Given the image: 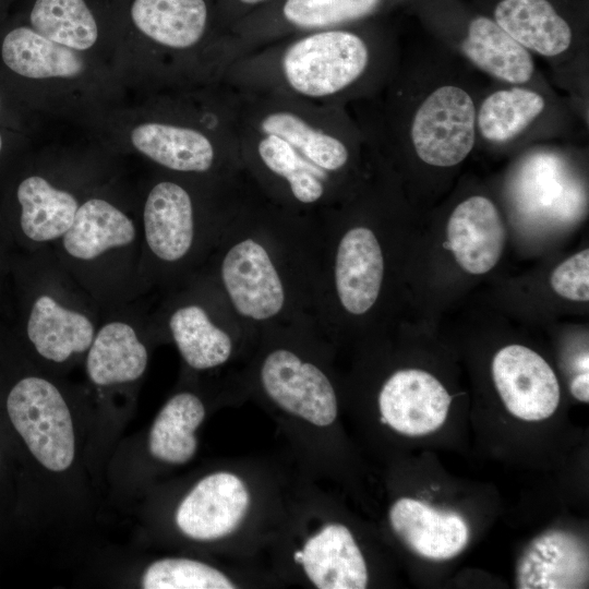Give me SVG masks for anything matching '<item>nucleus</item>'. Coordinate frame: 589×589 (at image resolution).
<instances>
[{
	"label": "nucleus",
	"instance_id": "nucleus-5",
	"mask_svg": "<svg viewBox=\"0 0 589 589\" xmlns=\"http://www.w3.org/2000/svg\"><path fill=\"white\" fill-rule=\"evenodd\" d=\"M131 19L153 48L192 70L205 83L219 82L224 73L220 47L207 41L208 8L205 0H134Z\"/></svg>",
	"mask_w": 589,
	"mask_h": 589
},
{
	"label": "nucleus",
	"instance_id": "nucleus-31",
	"mask_svg": "<svg viewBox=\"0 0 589 589\" xmlns=\"http://www.w3.org/2000/svg\"><path fill=\"white\" fill-rule=\"evenodd\" d=\"M20 135L17 130L0 124V189L22 161Z\"/></svg>",
	"mask_w": 589,
	"mask_h": 589
},
{
	"label": "nucleus",
	"instance_id": "nucleus-25",
	"mask_svg": "<svg viewBox=\"0 0 589 589\" xmlns=\"http://www.w3.org/2000/svg\"><path fill=\"white\" fill-rule=\"evenodd\" d=\"M169 328L179 352L193 369L218 366L231 354L229 335L216 326L199 304L178 308L169 318Z\"/></svg>",
	"mask_w": 589,
	"mask_h": 589
},
{
	"label": "nucleus",
	"instance_id": "nucleus-3",
	"mask_svg": "<svg viewBox=\"0 0 589 589\" xmlns=\"http://www.w3.org/2000/svg\"><path fill=\"white\" fill-rule=\"evenodd\" d=\"M0 190V240L10 257L59 241L81 204L75 193L22 161Z\"/></svg>",
	"mask_w": 589,
	"mask_h": 589
},
{
	"label": "nucleus",
	"instance_id": "nucleus-10",
	"mask_svg": "<svg viewBox=\"0 0 589 589\" xmlns=\"http://www.w3.org/2000/svg\"><path fill=\"white\" fill-rule=\"evenodd\" d=\"M261 381L266 394L285 411L317 426L337 417V398L327 376L293 352L277 349L264 360Z\"/></svg>",
	"mask_w": 589,
	"mask_h": 589
},
{
	"label": "nucleus",
	"instance_id": "nucleus-15",
	"mask_svg": "<svg viewBox=\"0 0 589 589\" xmlns=\"http://www.w3.org/2000/svg\"><path fill=\"white\" fill-rule=\"evenodd\" d=\"M136 237V225L122 207L104 196H89L59 241L68 260L88 265L133 247Z\"/></svg>",
	"mask_w": 589,
	"mask_h": 589
},
{
	"label": "nucleus",
	"instance_id": "nucleus-16",
	"mask_svg": "<svg viewBox=\"0 0 589 589\" xmlns=\"http://www.w3.org/2000/svg\"><path fill=\"white\" fill-rule=\"evenodd\" d=\"M147 249L167 263L182 260L191 250L195 235L194 203L181 183L164 179L148 190L142 212Z\"/></svg>",
	"mask_w": 589,
	"mask_h": 589
},
{
	"label": "nucleus",
	"instance_id": "nucleus-19",
	"mask_svg": "<svg viewBox=\"0 0 589 589\" xmlns=\"http://www.w3.org/2000/svg\"><path fill=\"white\" fill-rule=\"evenodd\" d=\"M384 273L380 243L366 227H354L341 238L335 262V283L341 305L360 315L375 303Z\"/></svg>",
	"mask_w": 589,
	"mask_h": 589
},
{
	"label": "nucleus",
	"instance_id": "nucleus-27",
	"mask_svg": "<svg viewBox=\"0 0 589 589\" xmlns=\"http://www.w3.org/2000/svg\"><path fill=\"white\" fill-rule=\"evenodd\" d=\"M543 108V97L533 91L520 87L496 91L480 107L479 130L489 141H508L526 129Z\"/></svg>",
	"mask_w": 589,
	"mask_h": 589
},
{
	"label": "nucleus",
	"instance_id": "nucleus-14",
	"mask_svg": "<svg viewBox=\"0 0 589 589\" xmlns=\"http://www.w3.org/2000/svg\"><path fill=\"white\" fill-rule=\"evenodd\" d=\"M589 579L588 546L584 539L564 530L536 537L516 565V588L579 589Z\"/></svg>",
	"mask_w": 589,
	"mask_h": 589
},
{
	"label": "nucleus",
	"instance_id": "nucleus-30",
	"mask_svg": "<svg viewBox=\"0 0 589 589\" xmlns=\"http://www.w3.org/2000/svg\"><path fill=\"white\" fill-rule=\"evenodd\" d=\"M553 290L561 297L587 302L589 300V250L585 249L562 262L551 274Z\"/></svg>",
	"mask_w": 589,
	"mask_h": 589
},
{
	"label": "nucleus",
	"instance_id": "nucleus-36",
	"mask_svg": "<svg viewBox=\"0 0 589 589\" xmlns=\"http://www.w3.org/2000/svg\"><path fill=\"white\" fill-rule=\"evenodd\" d=\"M301 557H302V551H301V550H300V551H297V552L294 553V555H293L294 561H296L297 563H299V564H300Z\"/></svg>",
	"mask_w": 589,
	"mask_h": 589
},
{
	"label": "nucleus",
	"instance_id": "nucleus-34",
	"mask_svg": "<svg viewBox=\"0 0 589 589\" xmlns=\"http://www.w3.org/2000/svg\"><path fill=\"white\" fill-rule=\"evenodd\" d=\"M11 257L0 240V298L3 294V290L7 286L10 275Z\"/></svg>",
	"mask_w": 589,
	"mask_h": 589
},
{
	"label": "nucleus",
	"instance_id": "nucleus-18",
	"mask_svg": "<svg viewBox=\"0 0 589 589\" xmlns=\"http://www.w3.org/2000/svg\"><path fill=\"white\" fill-rule=\"evenodd\" d=\"M389 521L413 552L429 560H449L459 554L469 541V527L459 514L409 497L394 503Z\"/></svg>",
	"mask_w": 589,
	"mask_h": 589
},
{
	"label": "nucleus",
	"instance_id": "nucleus-6",
	"mask_svg": "<svg viewBox=\"0 0 589 589\" xmlns=\"http://www.w3.org/2000/svg\"><path fill=\"white\" fill-rule=\"evenodd\" d=\"M7 410L31 453L47 469L63 471L74 458V432L64 398L49 381L25 376L10 389Z\"/></svg>",
	"mask_w": 589,
	"mask_h": 589
},
{
	"label": "nucleus",
	"instance_id": "nucleus-21",
	"mask_svg": "<svg viewBox=\"0 0 589 589\" xmlns=\"http://www.w3.org/2000/svg\"><path fill=\"white\" fill-rule=\"evenodd\" d=\"M147 350L127 321L112 320L96 330L87 350L86 371L100 386L133 382L147 365Z\"/></svg>",
	"mask_w": 589,
	"mask_h": 589
},
{
	"label": "nucleus",
	"instance_id": "nucleus-22",
	"mask_svg": "<svg viewBox=\"0 0 589 589\" xmlns=\"http://www.w3.org/2000/svg\"><path fill=\"white\" fill-rule=\"evenodd\" d=\"M494 21L522 47L546 57L564 52L572 41L569 25L548 0H501Z\"/></svg>",
	"mask_w": 589,
	"mask_h": 589
},
{
	"label": "nucleus",
	"instance_id": "nucleus-4",
	"mask_svg": "<svg viewBox=\"0 0 589 589\" xmlns=\"http://www.w3.org/2000/svg\"><path fill=\"white\" fill-rule=\"evenodd\" d=\"M9 279L15 291V323L40 357L61 363L88 350L95 322L86 311L47 291L27 256L11 257Z\"/></svg>",
	"mask_w": 589,
	"mask_h": 589
},
{
	"label": "nucleus",
	"instance_id": "nucleus-29",
	"mask_svg": "<svg viewBox=\"0 0 589 589\" xmlns=\"http://www.w3.org/2000/svg\"><path fill=\"white\" fill-rule=\"evenodd\" d=\"M145 589H232L235 585L218 569L188 558H164L153 563L142 580Z\"/></svg>",
	"mask_w": 589,
	"mask_h": 589
},
{
	"label": "nucleus",
	"instance_id": "nucleus-13",
	"mask_svg": "<svg viewBox=\"0 0 589 589\" xmlns=\"http://www.w3.org/2000/svg\"><path fill=\"white\" fill-rule=\"evenodd\" d=\"M249 505L243 481L230 472H216L203 478L183 498L176 522L192 539L215 540L238 528Z\"/></svg>",
	"mask_w": 589,
	"mask_h": 589
},
{
	"label": "nucleus",
	"instance_id": "nucleus-20",
	"mask_svg": "<svg viewBox=\"0 0 589 589\" xmlns=\"http://www.w3.org/2000/svg\"><path fill=\"white\" fill-rule=\"evenodd\" d=\"M300 564L320 589H363L368 585L364 557L350 530L329 524L305 542Z\"/></svg>",
	"mask_w": 589,
	"mask_h": 589
},
{
	"label": "nucleus",
	"instance_id": "nucleus-32",
	"mask_svg": "<svg viewBox=\"0 0 589 589\" xmlns=\"http://www.w3.org/2000/svg\"><path fill=\"white\" fill-rule=\"evenodd\" d=\"M0 124L20 130L21 115L19 99L12 94L0 76Z\"/></svg>",
	"mask_w": 589,
	"mask_h": 589
},
{
	"label": "nucleus",
	"instance_id": "nucleus-17",
	"mask_svg": "<svg viewBox=\"0 0 589 589\" xmlns=\"http://www.w3.org/2000/svg\"><path fill=\"white\" fill-rule=\"evenodd\" d=\"M443 247L453 252L469 274L491 271L498 262L506 229L496 206L484 196H471L457 205L447 223Z\"/></svg>",
	"mask_w": 589,
	"mask_h": 589
},
{
	"label": "nucleus",
	"instance_id": "nucleus-1",
	"mask_svg": "<svg viewBox=\"0 0 589 589\" xmlns=\"http://www.w3.org/2000/svg\"><path fill=\"white\" fill-rule=\"evenodd\" d=\"M227 87L239 156L283 181L298 203L322 201L332 175L350 159L335 106Z\"/></svg>",
	"mask_w": 589,
	"mask_h": 589
},
{
	"label": "nucleus",
	"instance_id": "nucleus-2",
	"mask_svg": "<svg viewBox=\"0 0 589 589\" xmlns=\"http://www.w3.org/2000/svg\"><path fill=\"white\" fill-rule=\"evenodd\" d=\"M371 63L366 40L340 27L284 37L231 62L220 82L242 92L335 106Z\"/></svg>",
	"mask_w": 589,
	"mask_h": 589
},
{
	"label": "nucleus",
	"instance_id": "nucleus-33",
	"mask_svg": "<svg viewBox=\"0 0 589 589\" xmlns=\"http://www.w3.org/2000/svg\"><path fill=\"white\" fill-rule=\"evenodd\" d=\"M572 395L582 402L589 401V374L588 371L576 375L570 382Z\"/></svg>",
	"mask_w": 589,
	"mask_h": 589
},
{
	"label": "nucleus",
	"instance_id": "nucleus-35",
	"mask_svg": "<svg viewBox=\"0 0 589 589\" xmlns=\"http://www.w3.org/2000/svg\"><path fill=\"white\" fill-rule=\"evenodd\" d=\"M265 1H267V0H238V2L243 4V5H256V4L263 3Z\"/></svg>",
	"mask_w": 589,
	"mask_h": 589
},
{
	"label": "nucleus",
	"instance_id": "nucleus-23",
	"mask_svg": "<svg viewBox=\"0 0 589 589\" xmlns=\"http://www.w3.org/2000/svg\"><path fill=\"white\" fill-rule=\"evenodd\" d=\"M461 49L474 65L502 81L522 84L532 76L533 61L529 51L492 19L474 17Z\"/></svg>",
	"mask_w": 589,
	"mask_h": 589
},
{
	"label": "nucleus",
	"instance_id": "nucleus-24",
	"mask_svg": "<svg viewBox=\"0 0 589 589\" xmlns=\"http://www.w3.org/2000/svg\"><path fill=\"white\" fill-rule=\"evenodd\" d=\"M205 408L199 397L179 393L170 398L156 417L148 438L151 454L165 462L184 464L195 454V430L203 422Z\"/></svg>",
	"mask_w": 589,
	"mask_h": 589
},
{
	"label": "nucleus",
	"instance_id": "nucleus-8",
	"mask_svg": "<svg viewBox=\"0 0 589 589\" xmlns=\"http://www.w3.org/2000/svg\"><path fill=\"white\" fill-rule=\"evenodd\" d=\"M92 72L88 53L62 46L17 24L0 35V76L20 100L29 84L83 81Z\"/></svg>",
	"mask_w": 589,
	"mask_h": 589
},
{
	"label": "nucleus",
	"instance_id": "nucleus-9",
	"mask_svg": "<svg viewBox=\"0 0 589 589\" xmlns=\"http://www.w3.org/2000/svg\"><path fill=\"white\" fill-rule=\"evenodd\" d=\"M492 376L506 409L518 419L541 421L560 404V385L548 362L521 345L502 348L493 358Z\"/></svg>",
	"mask_w": 589,
	"mask_h": 589
},
{
	"label": "nucleus",
	"instance_id": "nucleus-7",
	"mask_svg": "<svg viewBox=\"0 0 589 589\" xmlns=\"http://www.w3.org/2000/svg\"><path fill=\"white\" fill-rule=\"evenodd\" d=\"M476 108L460 87L444 85L432 92L414 113L410 136L424 163L452 167L471 152L476 136Z\"/></svg>",
	"mask_w": 589,
	"mask_h": 589
},
{
	"label": "nucleus",
	"instance_id": "nucleus-26",
	"mask_svg": "<svg viewBox=\"0 0 589 589\" xmlns=\"http://www.w3.org/2000/svg\"><path fill=\"white\" fill-rule=\"evenodd\" d=\"M28 25L41 36L86 52L99 40L97 21L84 0H35Z\"/></svg>",
	"mask_w": 589,
	"mask_h": 589
},
{
	"label": "nucleus",
	"instance_id": "nucleus-12",
	"mask_svg": "<svg viewBox=\"0 0 589 589\" xmlns=\"http://www.w3.org/2000/svg\"><path fill=\"white\" fill-rule=\"evenodd\" d=\"M221 279L237 312L253 320L278 314L285 303L280 277L262 244L245 239L221 263Z\"/></svg>",
	"mask_w": 589,
	"mask_h": 589
},
{
	"label": "nucleus",
	"instance_id": "nucleus-11",
	"mask_svg": "<svg viewBox=\"0 0 589 589\" xmlns=\"http://www.w3.org/2000/svg\"><path fill=\"white\" fill-rule=\"evenodd\" d=\"M452 396L432 374L419 369L395 372L378 395L382 421L409 436L429 434L443 425Z\"/></svg>",
	"mask_w": 589,
	"mask_h": 589
},
{
	"label": "nucleus",
	"instance_id": "nucleus-28",
	"mask_svg": "<svg viewBox=\"0 0 589 589\" xmlns=\"http://www.w3.org/2000/svg\"><path fill=\"white\" fill-rule=\"evenodd\" d=\"M383 0H285L280 8L284 28L289 32H311L340 27L374 13ZM276 39V40H277ZM275 41V40H274Z\"/></svg>",
	"mask_w": 589,
	"mask_h": 589
}]
</instances>
